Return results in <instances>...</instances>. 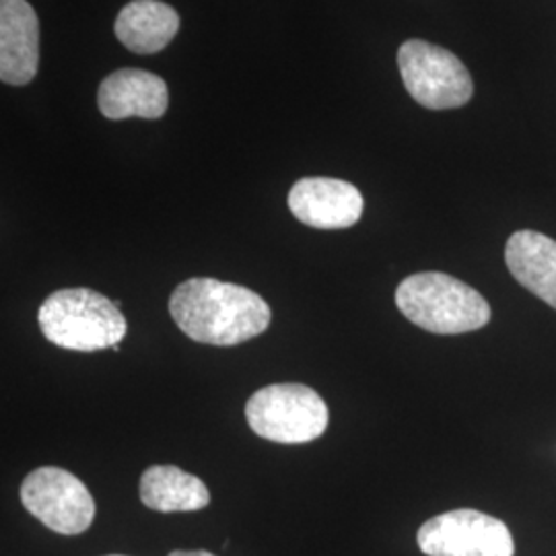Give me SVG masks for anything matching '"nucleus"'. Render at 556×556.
<instances>
[{"instance_id": "nucleus-6", "label": "nucleus", "mask_w": 556, "mask_h": 556, "mask_svg": "<svg viewBox=\"0 0 556 556\" xmlns=\"http://www.w3.org/2000/svg\"><path fill=\"white\" fill-rule=\"evenodd\" d=\"M21 503L62 536L83 534L96 519V501L89 489L59 466H41L29 472L21 484Z\"/></svg>"}, {"instance_id": "nucleus-9", "label": "nucleus", "mask_w": 556, "mask_h": 556, "mask_svg": "<svg viewBox=\"0 0 556 556\" xmlns=\"http://www.w3.org/2000/svg\"><path fill=\"white\" fill-rule=\"evenodd\" d=\"M40 66V21L27 0H0V79L27 85Z\"/></svg>"}, {"instance_id": "nucleus-14", "label": "nucleus", "mask_w": 556, "mask_h": 556, "mask_svg": "<svg viewBox=\"0 0 556 556\" xmlns=\"http://www.w3.org/2000/svg\"><path fill=\"white\" fill-rule=\"evenodd\" d=\"M169 556H215L208 551H174Z\"/></svg>"}, {"instance_id": "nucleus-12", "label": "nucleus", "mask_w": 556, "mask_h": 556, "mask_svg": "<svg viewBox=\"0 0 556 556\" xmlns=\"http://www.w3.org/2000/svg\"><path fill=\"white\" fill-rule=\"evenodd\" d=\"M178 11L161 0H132L119 11L114 31L135 54H155L176 38Z\"/></svg>"}, {"instance_id": "nucleus-3", "label": "nucleus", "mask_w": 556, "mask_h": 556, "mask_svg": "<svg viewBox=\"0 0 556 556\" xmlns=\"http://www.w3.org/2000/svg\"><path fill=\"white\" fill-rule=\"evenodd\" d=\"M402 316L433 334H466L491 321V305L470 285L443 273H418L396 289Z\"/></svg>"}, {"instance_id": "nucleus-15", "label": "nucleus", "mask_w": 556, "mask_h": 556, "mask_svg": "<svg viewBox=\"0 0 556 556\" xmlns=\"http://www.w3.org/2000/svg\"><path fill=\"white\" fill-rule=\"evenodd\" d=\"M108 556H126V555H108Z\"/></svg>"}, {"instance_id": "nucleus-10", "label": "nucleus", "mask_w": 556, "mask_h": 556, "mask_svg": "<svg viewBox=\"0 0 556 556\" xmlns=\"http://www.w3.org/2000/svg\"><path fill=\"white\" fill-rule=\"evenodd\" d=\"M98 105L108 119H160L169 105V89L153 73L122 68L101 80Z\"/></svg>"}, {"instance_id": "nucleus-1", "label": "nucleus", "mask_w": 556, "mask_h": 556, "mask_svg": "<svg viewBox=\"0 0 556 556\" xmlns=\"http://www.w3.org/2000/svg\"><path fill=\"white\" fill-rule=\"evenodd\" d=\"M169 314L186 337L213 346L248 342L273 319L270 305L258 293L217 278L184 280L172 293Z\"/></svg>"}, {"instance_id": "nucleus-8", "label": "nucleus", "mask_w": 556, "mask_h": 556, "mask_svg": "<svg viewBox=\"0 0 556 556\" xmlns=\"http://www.w3.org/2000/svg\"><path fill=\"white\" fill-rule=\"evenodd\" d=\"M289 208L307 227L349 229L363 215V197L353 184L334 178H303L289 192Z\"/></svg>"}, {"instance_id": "nucleus-7", "label": "nucleus", "mask_w": 556, "mask_h": 556, "mask_svg": "<svg viewBox=\"0 0 556 556\" xmlns=\"http://www.w3.org/2000/svg\"><path fill=\"white\" fill-rule=\"evenodd\" d=\"M418 548L427 556H514L509 528L477 509H454L420 526Z\"/></svg>"}, {"instance_id": "nucleus-2", "label": "nucleus", "mask_w": 556, "mask_h": 556, "mask_svg": "<svg viewBox=\"0 0 556 556\" xmlns=\"http://www.w3.org/2000/svg\"><path fill=\"white\" fill-rule=\"evenodd\" d=\"M41 334L59 349L96 353L119 344L128 324L118 301L87 287L60 289L41 303Z\"/></svg>"}, {"instance_id": "nucleus-5", "label": "nucleus", "mask_w": 556, "mask_h": 556, "mask_svg": "<svg viewBox=\"0 0 556 556\" xmlns=\"http://www.w3.org/2000/svg\"><path fill=\"white\" fill-rule=\"evenodd\" d=\"M397 68L410 98L427 110H456L475 96L468 68L454 52L425 40L404 41Z\"/></svg>"}, {"instance_id": "nucleus-13", "label": "nucleus", "mask_w": 556, "mask_h": 556, "mask_svg": "<svg viewBox=\"0 0 556 556\" xmlns=\"http://www.w3.org/2000/svg\"><path fill=\"white\" fill-rule=\"evenodd\" d=\"M140 501L160 514H190L208 507L206 484L178 466H151L140 477Z\"/></svg>"}, {"instance_id": "nucleus-11", "label": "nucleus", "mask_w": 556, "mask_h": 556, "mask_svg": "<svg viewBox=\"0 0 556 556\" xmlns=\"http://www.w3.org/2000/svg\"><path fill=\"white\" fill-rule=\"evenodd\" d=\"M505 262L521 287L556 309V241L521 229L505 245Z\"/></svg>"}, {"instance_id": "nucleus-4", "label": "nucleus", "mask_w": 556, "mask_h": 556, "mask_svg": "<svg viewBox=\"0 0 556 556\" xmlns=\"http://www.w3.org/2000/svg\"><path fill=\"white\" fill-rule=\"evenodd\" d=\"M245 418L258 438L298 445L321 438L330 417L326 402L309 386L273 383L248 400Z\"/></svg>"}]
</instances>
